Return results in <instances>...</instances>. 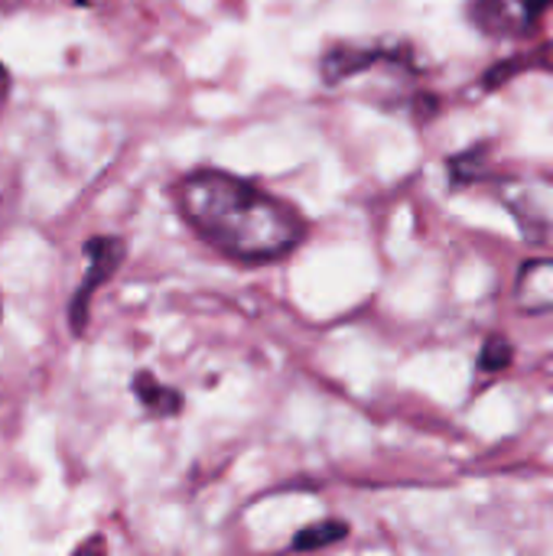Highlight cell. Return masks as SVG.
I'll return each mask as SVG.
<instances>
[{
	"label": "cell",
	"mask_w": 553,
	"mask_h": 556,
	"mask_svg": "<svg viewBox=\"0 0 553 556\" xmlns=\"http://www.w3.org/2000/svg\"><path fill=\"white\" fill-rule=\"evenodd\" d=\"M183 222L215 251L238 264H271L293 254L306 238L297 205L225 169H196L173 186Z\"/></svg>",
	"instance_id": "cell-1"
},
{
	"label": "cell",
	"mask_w": 553,
	"mask_h": 556,
	"mask_svg": "<svg viewBox=\"0 0 553 556\" xmlns=\"http://www.w3.org/2000/svg\"><path fill=\"white\" fill-rule=\"evenodd\" d=\"M486 153H489V147L479 143V147H469V150H463L460 156H453V160L447 163L453 186H473V182L489 179V166H492V163L486 160Z\"/></svg>",
	"instance_id": "cell-7"
},
{
	"label": "cell",
	"mask_w": 553,
	"mask_h": 556,
	"mask_svg": "<svg viewBox=\"0 0 553 556\" xmlns=\"http://www.w3.org/2000/svg\"><path fill=\"white\" fill-rule=\"evenodd\" d=\"M518 306L531 316L551 313L553 309V261L551 257H535L521 264L518 283H515Z\"/></svg>",
	"instance_id": "cell-5"
},
{
	"label": "cell",
	"mask_w": 553,
	"mask_h": 556,
	"mask_svg": "<svg viewBox=\"0 0 553 556\" xmlns=\"http://www.w3.org/2000/svg\"><path fill=\"white\" fill-rule=\"evenodd\" d=\"M502 199L512 208V215L518 218L521 231L531 241H548L553 238V195L541 186H528V182H502Z\"/></svg>",
	"instance_id": "cell-4"
},
{
	"label": "cell",
	"mask_w": 553,
	"mask_h": 556,
	"mask_svg": "<svg viewBox=\"0 0 553 556\" xmlns=\"http://www.w3.org/2000/svg\"><path fill=\"white\" fill-rule=\"evenodd\" d=\"M349 534V525L345 521H316V525H306L297 538H293V551L297 554H306V551H323V547H332L339 541H345Z\"/></svg>",
	"instance_id": "cell-8"
},
{
	"label": "cell",
	"mask_w": 553,
	"mask_h": 556,
	"mask_svg": "<svg viewBox=\"0 0 553 556\" xmlns=\"http://www.w3.org/2000/svg\"><path fill=\"white\" fill-rule=\"evenodd\" d=\"M515 362V349L505 336H492L479 355V368L482 371H505L508 365Z\"/></svg>",
	"instance_id": "cell-9"
},
{
	"label": "cell",
	"mask_w": 553,
	"mask_h": 556,
	"mask_svg": "<svg viewBox=\"0 0 553 556\" xmlns=\"http://www.w3.org/2000/svg\"><path fill=\"white\" fill-rule=\"evenodd\" d=\"M551 7L553 0H469V20L486 36L518 39L528 36Z\"/></svg>",
	"instance_id": "cell-3"
},
{
	"label": "cell",
	"mask_w": 553,
	"mask_h": 556,
	"mask_svg": "<svg viewBox=\"0 0 553 556\" xmlns=\"http://www.w3.org/2000/svg\"><path fill=\"white\" fill-rule=\"evenodd\" d=\"M130 391L150 417H176L183 410V394L176 388L156 381L150 371H137L130 381Z\"/></svg>",
	"instance_id": "cell-6"
},
{
	"label": "cell",
	"mask_w": 553,
	"mask_h": 556,
	"mask_svg": "<svg viewBox=\"0 0 553 556\" xmlns=\"http://www.w3.org/2000/svg\"><path fill=\"white\" fill-rule=\"evenodd\" d=\"M7 94H10V72H7L3 62H0V104L7 101Z\"/></svg>",
	"instance_id": "cell-10"
},
{
	"label": "cell",
	"mask_w": 553,
	"mask_h": 556,
	"mask_svg": "<svg viewBox=\"0 0 553 556\" xmlns=\"http://www.w3.org/2000/svg\"><path fill=\"white\" fill-rule=\"evenodd\" d=\"M81 251H85V277H81V283L75 287V296H72V303H68V326H72L75 336L85 332L88 303H91L95 290L104 287V283L117 274V267L124 264L127 244H124L121 238L101 235V238H88Z\"/></svg>",
	"instance_id": "cell-2"
}]
</instances>
